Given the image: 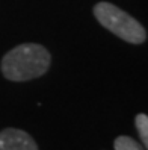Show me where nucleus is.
I'll list each match as a JSON object with an SVG mask.
<instances>
[{
	"label": "nucleus",
	"instance_id": "1",
	"mask_svg": "<svg viewBox=\"0 0 148 150\" xmlns=\"http://www.w3.org/2000/svg\"><path fill=\"white\" fill-rule=\"evenodd\" d=\"M50 67V53L39 44H21L2 59V73L14 82H24L42 76Z\"/></svg>",
	"mask_w": 148,
	"mask_h": 150
},
{
	"label": "nucleus",
	"instance_id": "2",
	"mask_svg": "<svg viewBox=\"0 0 148 150\" xmlns=\"http://www.w3.org/2000/svg\"><path fill=\"white\" fill-rule=\"evenodd\" d=\"M94 15L107 30L127 42L141 44L147 38V32L141 23L109 2H100L95 5Z\"/></svg>",
	"mask_w": 148,
	"mask_h": 150
},
{
	"label": "nucleus",
	"instance_id": "3",
	"mask_svg": "<svg viewBox=\"0 0 148 150\" xmlns=\"http://www.w3.org/2000/svg\"><path fill=\"white\" fill-rule=\"evenodd\" d=\"M0 150H38V146L27 132L8 127L0 132Z\"/></svg>",
	"mask_w": 148,
	"mask_h": 150
},
{
	"label": "nucleus",
	"instance_id": "4",
	"mask_svg": "<svg viewBox=\"0 0 148 150\" xmlns=\"http://www.w3.org/2000/svg\"><path fill=\"white\" fill-rule=\"evenodd\" d=\"M135 123H136L137 134L141 137L145 149L148 150V115H145V114H137Z\"/></svg>",
	"mask_w": 148,
	"mask_h": 150
},
{
	"label": "nucleus",
	"instance_id": "5",
	"mask_svg": "<svg viewBox=\"0 0 148 150\" xmlns=\"http://www.w3.org/2000/svg\"><path fill=\"white\" fill-rule=\"evenodd\" d=\"M115 150H145V149L130 137H118L115 139Z\"/></svg>",
	"mask_w": 148,
	"mask_h": 150
}]
</instances>
